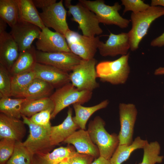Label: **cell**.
Listing matches in <instances>:
<instances>
[{"label":"cell","instance_id":"1","mask_svg":"<svg viewBox=\"0 0 164 164\" xmlns=\"http://www.w3.org/2000/svg\"><path fill=\"white\" fill-rule=\"evenodd\" d=\"M163 15L164 8L160 6H150L144 11L132 12L130 16L132 27L128 32L131 51L138 49L139 43L146 35L152 23Z\"/></svg>","mask_w":164,"mask_h":164},{"label":"cell","instance_id":"2","mask_svg":"<svg viewBox=\"0 0 164 164\" xmlns=\"http://www.w3.org/2000/svg\"><path fill=\"white\" fill-rule=\"evenodd\" d=\"M105 125L104 120L97 116L90 122L87 131L92 141L98 148L100 156L110 160L119 145V140L118 135L109 133Z\"/></svg>","mask_w":164,"mask_h":164},{"label":"cell","instance_id":"3","mask_svg":"<svg viewBox=\"0 0 164 164\" xmlns=\"http://www.w3.org/2000/svg\"><path fill=\"white\" fill-rule=\"evenodd\" d=\"M129 53L113 61L101 62L96 66L97 77L102 82L116 85L125 84L130 73Z\"/></svg>","mask_w":164,"mask_h":164},{"label":"cell","instance_id":"4","mask_svg":"<svg viewBox=\"0 0 164 164\" xmlns=\"http://www.w3.org/2000/svg\"><path fill=\"white\" fill-rule=\"evenodd\" d=\"M71 1H64V5L68 9L67 13L69 16H72L71 20L78 24V28L83 35L94 37L101 34L103 31L96 15L80 3L73 5Z\"/></svg>","mask_w":164,"mask_h":164},{"label":"cell","instance_id":"5","mask_svg":"<svg viewBox=\"0 0 164 164\" xmlns=\"http://www.w3.org/2000/svg\"><path fill=\"white\" fill-rule=\"evenodd\" d=\"M92 92L78 90L69 83L57 88L49 97L54 104L51 119L54 118L62 110L75 104H82L91 99Z\"/></svg>","mask_w":164,"mask_h":164},{"label":"cell","instance_id":"6","mask_svg":"<svg viewBox=\"0 0 164 164\" xmlns=\"http://www.w3.org/2000/svg\"><path fill=\"white\" fill-rule=\"evenodd\" d=\"M79 2L93 12L100 23L114 25L121 29L126 28L128 26L130 20L123 18L118 12L122 6L118 2L112 6L105 4L103 0H79Z\"/></svg>","mask_w":164,"mask_h":164},{"label":"cell","instance_id":"7","mask_svg":"<svg viewBox=\"0 0 164 164\" xmlns=\"http://www.w3.org/2000/svg\"><path fill=\"white\" fill-rule=\"evenodd\" d=\"M25 124L29 128V134L22 142L24 145L33 155L50 152L54 146L51 144L50 139L51 127L39 125L32 122L29 118L22 115Z\"/></svg>","mask_w":164,"mask_h":164},{"label":"cell","instance_id":"8","mask_svg":"<svg viewBox=\"0 0 164 164\" xmlns=\"http://www.w3.org/2000/svg\"><path fill=\"white\" fill-rule=\"evenodd\" d=\"M97 60L94 58L89 60L82 59L70 74L71 83L80 91L92 92L99 87L96 80Z\"/></svg>","mask_w":164,"mask_h":164},{"label":"cell","instance_id":"9","mask_svg":"<svg viewBox=\"0 0 164 164\" xmlns=\"http://www.w3.org/2000/svg\"><path fill=\"white\" fill-rule=\"evenodd\" d=\"M65 37L71 52L84 60L94 58L101 41L98 36L89 37L71 30Z\"/></svg>","mask_w":164,"mask_h":164},{"label":"cell","instance_id":"10","mask_svg":"<svg viewBox=\"0 0 164 164\" xmlns=\"http://www.w3.org/2000/svg\"><path fill=\"white\" fill-rule=\"evenodd\" d=\"M67 13L61 0L42 10L39 14L46 27L52 28L65 36L70 30L67 22Z\"/></svg>","mask_w":164,"mask_h":164},{"label":"cell","instance_id":"11","mask_svg":"<svg viewBox=\"0 0 164 164\" xmlns=\"http://www.w3.org/2000/svg\"><path fill=\"white\" fill-rule=\"evenodd\" d=\"M37 63L51 66L65 72L72 71L82 59L71 52L46 53L36 50Z\"/></svg>","mask_w":164,"mask_h":164},{"label":"cell","instance_id":"12","mask_svg":"<svg viewBox=\"0 0 164 164\" xmlns=\"http://www.w3.org/2000/svg\"><path fill=\"white\" fill-rule=\"evenodd\" d=\"M120 130L118 135L119 145H130L133 141L134 127L138 111L135 104L120 103L119 105Z\"/></svg>","mask_w":164,"mask_h":164},{"label":"cell","instance_id":"13","mask_svg":"<svg viewBox=\"0 0 164 164\" xmlns=\"http://www.w3.org/2000/svg\"><path fill=\"white\" fill-rule=\"evenodd\" d=\"M11 28L9 33L17 43L19 52L30 48L34 40L39 38L41 31L37 26L19 20Z\"/></svg>","mask_w":164,"mask_h":164},{"label":"cell","instance_id":"14","mask_svg":"<svg viewBox=\"0 0 164 164\" xmlns=\"http://www.w3.org/2000/svg\"><path fill=\"white\" fill-rule=\"evenodd\" d=\"M37 50L46 53L71 52L65 36L45 27L36 43Z\"/></svg>","mask_w":164,"mask_h":164},{"label":"cell","instance_id":"15","mask_svg":"<svg viewBox=\"0 0 164 164\" xmlns=\"http://www.w3.org/2000/svg\"><path fill=\"white\" fill-rule=\"evenodd\" d=\"M130 49L128 32L118 34L110 32L108 39L104 43L101 41L98 47L100 55L103 56H115L127 54Z\"/></svg>","mask_w":164,"mask_h":164},{"label":"cell","instance_id":"16","mask_svg":"<svg viewBox=\"0 0 164 164\" xmlns=\"http://www.w3.org/2000/svg\"><path fill=\"white\" fill-rule=\"evenodd\" d=\"M33 70L35 78L49 83L54 88H58L70 82L67 72L51 66L37 63Z\"/></svg>","mask_w":164,"mask_h":164},{"label":"cell","instance_id":"17","mask_svg":"<svg viewBox=\"0 0 164 164\" xmlns=\"http://www.w3.org/2000/svg\"><path fill=\"white\" fill-rule=\"evenodd\" d=\"M63 143L72 145L78 153L90 155L94 158L100 156L98 148L92 141L87 130L80 129L76 131Z\"/></svg>","mask_w":164,"mask_h":164},{"label":"cell","instance_id":"18","mask_svg":"<svg viewBox=\"0 0 164 164\" xmlns=\"http://www.w3.org/2000/svg\"><path fill=\"white\" fill-rule=\"evenodd\" d=\"M25 124L20 119L9 117L0 113V139L9 138L16 142H22L26 133Z\"/></svg>","mask_w":164,"mask_h":164},{"label":"cell","instance_id":"19","mask_svg":"<svg viewBox=\"0 0 164 164\" xmlns=\"http://www.w3.org/2000/svg\"><path fill=\"white\" fill-rule=\"evenodd\" d=\"M19 52L17 45L9 33H0V63L10 71L18 59Z\"/></svg>","mask_w":164,"mask_h":164},{"label":"cell","instance_id":"20","mask_svg":"<svg viewBox=\"0 0 164 164\" xmlns=\"http://www.w3.org/2000/svg\"><path fill=\"white\" fill-rule=\"evenodd\" d=\"M73 109L69 107L67 115L63 122L56 126H52L50 139L52 145L54 146L63 142L72 135L79 127L73 120Z\"/></svg>","mask_w":164,"mask_h":164},{"label":"cell","instance_id":"21","mask_svg":"<svg viewBox=\"0 0 164 164\" xmlns=\"http://www.w3.org/2000/svg\"><path fill=\"white\" fill-rule=\"evenodd\" d=\"M77 152L72 146L60 147L51 152L34 154L32 164H58Z\"/></svg>","mask_w":164,"mask_h":164},{"label":"cell","instance_id":"22","mask_svg":"<svg viewBox=\"0 0 164 164\" xmlns=\"http://www.w3.org/2000/svg\"><path fill=\"white\" fill-rule=\"evenodd\" d=\"M19 8V20L34 24L41 30L46 27L32 0H15Z\"/></svg>","mask_w":164,"mask_h":164},{"label":"cell","instance_id":"23","mask_svg":"<svg viewBox=\"0 0 164 164\" xmlns=\"http://www.w3.org/2000/svg\"><path fill=\"white\" fill-rule=\"evenodd\" d=\"M54 88L49 83L35 78L20 98L33 100L49 97Z\"/></svg>","mask_w":164,"mask_h":164},{"label":"cell","instance_id":"24","mask_svg":"<svg viewBox=\"0 0 164 164\" xmlns=\"http://www.w3.org/2000/svg\"><path fill=\"white\" fill-rule=\"evenodd\" d=\"M109 103L108 100L106 99L91 107L83 106L79 104H73L75 116L73 117V120L80 128L85 130L86 123L90 117L97 111L106 108Z\"/></svg>","mask_w":164,"mask_h":164},{"label":"cell","instance_id":"25","mask_svg":"<svg viewBox=\"0 0 164 164\" xmlns=\"http://www.w3.org/2000/svg\"><path fill=\"white\" fill-rule=\"evenodd\" d=\"M36 51L35 46L32 45L30 48L19 52V57L9 72L14 75L33 69L37 63Z\"/></svg>","mask_w":164,"mask_h":164},{"label":"cell","instance_id":"26","mask_svg":"<svg viewBox=\"0 0 164 164\" xmlns=\"http://www.w3.org/2000/svg\"><path fill=\"white\" fill-rule=\"evenodd\" d=\"M149 142L147 140L137 137L130 145H119L110 161L111 164H121L129 158L132 153L136 149H143Z\"/></svg>","mask_w":164,"mask_h":164},{"label":"cell","instance_id":"27","mask_svg":"<svg viewBox=\"0 0 164 164\" xmlns=\"http://www.w3.org/2000/svg\"><path fill=\"white\" fill-rule=\"evenodd\" d=\"M35 78L33 69L11 77L10 96L20 98Z\"/></svg>","mask_w":164,"mask_h":164},{"label":"cell","instance_id":"28","mask_svg":"<svg viewBox=\"0 0 164 164\" xmlns=\"http://www.w3.org/2000/svg\"><path fill=\"white\" fill-rule=\"evenodd\" d=\"M54 104L50 97L40 99L27 100L22 106L21 112L23 115L30 118L34 114L46 110L53 111Z\"/></svg>","mask_w":164,"mask_h":164},{"label":"cell","instance_id":"29","mask_svg":"<svg viewBox=\"0 0 164 164\" xmlns=\"http://www.w3.org/2000/svg\"><path fill=\"white\" fill-rule=\"evenodd\" d=\"M0 17L11 28L19 20V8L15 0H0Z\"/></svg>","mask_w":164,"mask_h":164},{"label":"cell","instance_id":"30","mask_svg":"<svg viewBox=\"0 0 164 164\" xmlns=\"http://www.w3.org/2000/svg\"><path fill=\"white\" fill-rule=\"evenodd\" d=\"M27 100L24 98L15 99L9 97L0 98V112L9 117L20 119L22 118L21 110L22 105Z\"/></svg>","mask_w":164,"mask_h":164},{"label":"cell","instance_id":"31","mask_svg":"<svg viewBox=\"0 0 164 164\" xmlns=\"http://www.w3.org/2000/svg\"><path fill=\"white\" fill-rule=\"evenodd\" d=\"M161 146L157 141L148 143L144 147L142 162L138 164H155L162 162L164 157L160 155Z\"/></svg>","mask_w":164,"mask_h":164},{"label":"cell","instance_id":"32","mask_svg":"<svg viewBox=\"0 0 164 164\" xmlns=\"http://www.w3.org/2000/svg\"><path fill=\"white\" fill-rule=\"evenodd\" d=\"M33 154L22 142H16L13 154L6 164H32Z\"/></svg>","mask_w":164,"mask_h":164},{"label":"cell","instance_id":"33","mask_svg":"<svg viewBox=\"0 0 164 164\" xmlns=\"http://www.w3.org/2000/svg\"><path fill=\"white\" fill-rule=\"evenodd\" d=\"M16 142L9 138L0 139V164H6L13 154Z\"/></svg>","mask_w":164,"mask_h":164},{"label":"cell","instance_id":"34","mask_svg":"<svg viewBox=\"0 0 164 164\" xmlns=\"http://www.w3.org/2000/svg\"><path fill=\"white\" fill-rule=\"evenodd\" d=\"M9 72L5 67L0 64V98L10 97L11 77Z\"/></svg>","mask_w":164,"mask_h":164},{"label":"cell","instance_id":"35","mask_svg":"<svg viewBox=\"0 0 164 164\" xmlns=\"http://www.w3.org/2000/svg\"><path fill=\"white\" fill-rule=\"evenodd\" d=\"M121 5L125 6L123 14L129 11H131L134 13L143 12L150 6L142 0H121Z\"/></svg>","mask_w":164,"mask_h":164},{"label":"cell","instance_id":"36","mask_svg":"<svg viewBox=\"0 0 164 164\" xmlns=\"http://www.w3.org/2000/svg\"><path fill=\"white\" fill-rule=\"evenodd\" d=\"M53 111L46 110L36 113L30 117V120L36 124L45 127H51L50 119Z\"/></svg>","mask_w":164,"mask_h":164},{"label":"cell","instance_id":"37","mask_svg":"<svg viewBox=\"0 0 164 164\" xmlns=\"http://www.w3.org/2000/svg\"><path fill=\"white\" fill-rule=\"evenodd\" d=\"M94 158L93 156L77 152L67 158L70 164H91Z\"/></svg>","mask_w":164,"mask_h":164},{"label":"cell","instance_id":"38","mask_svg":"<svg viewBox=\"0 0 164 164\" xmlns=\"http://www.w3.org/2000/svg\"><path fill=\"white\" fill-rule=\"evenodd\" d=\"M32 2L36 8L42 10L50 6L56 2V0H32Z\"/></svg>","mask_w":164,"mask_h":164},{"label":"cell","instance_id":"39","mask_svg":"<svg viewBox=\"0 0 164 164\" xmlns=\"http://www.w3.org/2000/svg\"><path fill=\"white\" fill-rule=\"evenodd\" d=\"M153 47H161L164 46V32L160 36L153 39L150 43Z\"/></svg>","mask_w":164,"mask_h":164},{"label":"cell","instance_id":"40","mask_svg":"<svg viewBox=\"0 0 164 164\" xmlns=\"http://www.w3.org/2000/svg\"><path fill=\"white\" fill-rule=\"evenodd\" d=\"M91 164H111L109 160L102 156H99L92 162Z\"/></svg>","mask_w":164,"mask_h":164},{"label":"cell","instance_id":"41","mask_svg":"<svg viewBox=\"0 0 164 164\" xmlns=\"http://www.w3.org/2000/svg\"><path fill=\"white\" fill-rule=\"evenodd\" d=\"M150 6H160L164 8V0H152Z\"/></svg>","mask_w":164,"mask_h":164},{"label":"cell","instance_id":"42","mask_svg":"<svg viewBox=\"0 0 164 164\" xmlns=\"http://www.w3.org/2000/svg\"><path fill=\"white\" fill-rule=\"evenodd\" d=\"M7 24L1 18H0V33L5 31Z\"/></svg>","mask_w":164,"mask_h":164},{"label":"cell","instance_id":"43","mask_svg":"<svg viewBox=\"0 0 164 164\" xmlns=\"http://www.w3.org/2000/svg\"><path fill=\"white\" fill-rule=\"evenodd\" d=\"M154 74L155 75L164 74V67H160L155 70Z\"/></svg>","mask_w":164,"mask_h":164},{"label":"cell","instance_id":"44","mask_svg":"<svg viewBox=\"0 0 164 164\" xmlns=\"http://www.w3.org/2000/svg\"><path fill=\"white\" fill-rule=\"evenodd\" d=\"M67 158L64 159L58 164H70L67 160Z\"/></svg>","mask_w":164,"mask_h":164},{"label":"cell","instance_id":"45","mask_svg":"<svg viewBox=\"0 0 164 164\" xmlns=\"http://www.w3.org/2000/svg\"></svg>","mask_w":164,"mask_h":164}]
</instances>
